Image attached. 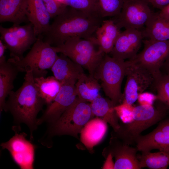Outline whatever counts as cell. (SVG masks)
<instances>
[{"instance_id":"cell-1","label":"cell","mask_w":169,"mask_h":169,"mask_svg":"<svg viewBox=\"0 0 169 169\" xmlns=\"http://www.w3.org/2000/svg\"><path fill=\"white\" fill-rule=\"evenodd\" d=\"M44 41L56 47L63 44L69 38L79 37L86 39L92 36L102 24L103 18L67 6L54 18Z\"/></svg>"},{"instance_id":"cell-2","label":"cell","mask_w":169,"mask_h":169,"mask_svg":"<svg viewBox=\"0 0 169 169\" xmlns=\"http://www.w3.org/2000/svg\"><path fill=\"white\" fill-rule=\"evenodd\" d=\"M24 79L22 86L9 93L4 111L11 114L16 123H23L28 126L31 139L38 126L37 115L45 104L37 92L32 71H27Z\"/></svg>"},{"instance_id":"cell-3","label":"cell","mask_w":169,"mask_h":169,"mask_svg":"<svg viewBox=\"0 0 169 169\" xmlns=\"http://www.w3.org/2000/svg\"><path fill=\"white\" fill-rule=\"evenodd\" d=\"M169 113V109L156 100V105H139L134 107L132 120L120 124L118 131H113L111 136L115 137L126 144H135L141 133L149 127L164 119Z\"/></svg>"},{"instance_id":"cell-4","label":"cell","mask_w":169,"mask_h":169,"mask_svg":"<svg viewBox=\"0 0 169 169\" xmlns=\"http://www.w3.org/2000/svg\"><path fill=\"white\" fill-rule=\"evenodd\" d=\"M93 117L90 104L77 96L59 119L49 125L47 138L66 135L78 139L84 125Z\"/></svg>"},{"instance_id":"cell-5","label":"cell","mask_w":169,"mask_h":169,"mask_svg":"<svg viewBox=\"0 0 169 169\" xmlns=\"http://www.w3.org/2000/svg\"><path fill=\"white\" fill-rule=\"evenodd\" d=\"M54 46L38 37L27 55L21 59L10 58L7 60L13 64L19 72L31 71L34 78L45 77L47 69H51L58 55Z\"/></svg>"},{"instance_id":"cell-6","label":"cell","mask_w":169,"mask_h":169,"mask_svg":"<svg viewBox=\"0 0 169 169\" xmlns=\"http://www.w3.org/2000/svg\"><path fill=\"white\" fill-rule=\"evenodd\" d=\"M127 61L118 59L105 54L96 68L94 77L101 82L105 95L115 106L121 100V83L125 75Z\"/></svg>"},{"instance_id":"cell-7","label":"cell","mask_w":169,"mask_h":169,"mask_svg":"<svg viewBox=\"0 0 169 169\" xmlns=\"http://www.w3.org/2000/svg\"><path fill=\"white\" fill-rule=\"evenodd\" d=\"M95 38L86 39L73 37L62 45L54 47L57 53H62L73 61L86 69L94 76L95 71L105 54L100 49L96 50Z\"/></svg>"},{"instance_id":"cell-8","label":"cell","mask_w":169,"mask_h":169,"mask_svg":"<svg viewBox=\"0 0 169 169\" xmlns=\"http://www.w3.org/2000/svg\"><path fill=\"white\" fill-rule=\"evenodd\" d=\"M0 39L9 51L10 58L15 60L23 57V53L36 41L33 25H13L9 28L0 26Z\"/></svg>"},{"instance_id":"cell-9","label":"cell","mask_w":169,"mask_h":169,"mask_svg":"<svg viewBox=\"0 0 169 169\" xmlns=\"http://www.w3.org/2000/svg\"><path fill=\"white\" fill-rule=\"evenodd\" d=\"M143 41V50L129 60L148 70L155 78L161 72V68L169 56V40L148 39Z\"/></svg>"},{"instance_id":"cell-10","label":"cell","mask_w":169,"mask_h":169,"mask_svg":"<svg viewBox=\"0 0 169 169\" xmlns=\"http://www.w3.org/2000/svg\"><path fill=\"white\" fill-rule=\"evenodd\" d=\"M127 62V79L123 101L132 105L140 94L153 84L154 78L152 74L143 67L129 60Z\"/></svg>"},{"instance_id":"cell-11","label":"cell","mask_w":169,"mask_h":169,"mask_svg":"<svg viewBox=\"0 0 169 169\" xmlns=\"http://www.w3.org/2000/svg\"><path fill=\"white\" fill-rule=\"evenodd\" d=\"M148 3L146 0H126L114 19L118 27L139 30L143 27L152 13Z\"/></svg>"},{"instance_id":"cell-12","label":"cell","mask_w":169,"mask_h":169,"mask_svg":"<svg viewBox=\"0 0 169 169\" xmlns=\"http://www.w3.org/2000/svg\"><path fill=\"white\" fill-rule=\"evenodd\" d=\"M27 134L16 131L7 141L1 144L3 149H7L16 164L21 169H33L36 146L27 139Z\"/></svg>"},{"instance_id":"cell-13","label":"cell","mask_w":169,"mask_h":169,"mask_svg":"<svg viewBox=\"0 0 169 169\" xmlns=\"http://www.w3.org/2000/svg\"><path fill=\"white\" fill-rule=\"evenodd\" d=\"M75 83H62L60 90L53 102L47 105L43 114L38 119L37 125L54 123L75 101L77 95Z\"/></svg>"},{"instance_id":"cell-14","label":"cell","mask_w":169,"mask_h":169,"mask_svg":"<svg viewBox=\"0 0 169 169\" xmlns=\"http://www.w3.org/2000/svg\"><path fill=\"white\" fill-rule=\"evenodd\" d=\"M144 38L139 29H127L120 33L110 52L111 56L119 59H133L137 54Z\"/></svg>"},{"instance_id":"cell-15","label":"cell","mask_w":169,"mask_h":169,"mask_svg":"<svg viewBox=\"0 0 169 169\" xmlns=\"http://www.w3.org/2000/svg\"><path fill=\"white\" fill-rule=\"evenodd\" d=\"M135 144L138 151L141 152L154 149L169 151V118L161 121L150 133L140 135L136 139Z\"/></svg>"},{"instance_id":"cell-16","label":"cell","mask_w":169,"mask_h":169,"mask_svg":"<svg viewBox=\"0 0 169 169\" xmlns=\"http://www.w3.org/2000/svg\"><path fill=\"white\" fill-rule=\"evenodd\" d=\"M110 140L108 152L115 158L114 169H141L136 155L138 151L136 147H131L112 136Z\"/></svg>"},{"instance_id":"cell-17","label":"cell","mask_w":169,"mask_h":169,"mask_svg":"<svg viewBox=\"0 0 169 169\" xmlns=\"http://www.w3.org/2000/svg\"><path fill=\"white\" fill-rule=\"evenodd\" d=\"M54 76L62 83H76L84 73L83 68L60 53L51 68Z\"/></svg>"},{"instance_id":"cell-18","label":"cell","mask_w":169,"mask_h":169,"mask_svg":"<svg viewBox=\"0 0 169 169\" xmlns=\"http://www.w3.org/2000/svg\"><path fill=\"white\" fill-rule=\"evenodd\" d=\"M27 17L37 37L46 33L50 27V15L42 0H26Z\"/></svg>"},{"instance_id":"cell-19","label":"cell","mask_w":169,"mask_h":169,"mask_svg":"<svg viewBox=\"0 0 169 169\" xmlns=\"http://www.w3.org/2000/svg\"><path fill=\"white\" fill-rule=\"evenodd\" d=\"M26 0H0V22L17 25L29 21Z\"/></svg>"},{"instance_id":"cell-20","label":"cell","mask_w":169,"mask_h":169,"mask_svg":"<svg viewBox=\"0 0 169 169\" xmlns=\"http://www.w3.org/2000/svg\"><path fill=\"white\" fill-rule=\"evenodd\" d=\"M107 130V123L97 117L90 120L84 125L80 133V140L90 152L103 140Z\"/></svg>"},{"instance_id":"cell-21","label":"cell","mask_w":169,"mask_h":169,"mask_svg":"<svg viewBox=\"0 0 169 169\" xmlns=\"http://www.w3.org/2000/svg\"><path fill=\"white\" fill-rule=\"evenodd\" d=\"M19 71L12 63L0 58V112L4 110L6 97L14 88V81Z\"/></svg>"},{"instance_id":"cell-22","label":"cell","mask_w":169,"mask_h":169,"mask_svg":"<svg viewBox=\"0 0 169 169\" xmlns=\"http://www.w3.org/2000/svg\"><path fill=\"white\" fill-rule=\"evenodd\" d=\"M120 32L114 19L104 20L95 32V42L99 49L105 54L110 53Z\"/></svg>"},{"instance_id":"cell-23","label":"cell","mask_w":169,"mask_h":169,"mask_svg":"<svg viewBox=\"0 0 169 169\" xmlns=\"http://www.w3.org/2000/svg\"><path fill=\"white\" fill-rule=\"evenodd\" d=\"M92 114L102 119L107 123L109 124L114 131L118 130L120 124L118 116L114 109L115 106L110 100H108L100 95L90 103Z\"/></svg>"},{"instance_id":"cell-24","label":"cell","mask_w":169,"mask_h":169,"mask_svg":"<svg viewBox=\"0 0 169 169\" xmlns=\"http://www.w3.org/2000/svg\"><path fill=\"white\" fill-rule=\"evenodd\" d=\"M142 31L144 37L152 40H169V19L161 16L159 12L152 13Z\"/></svg>"},{"instance_id":"cell-25","label":"cell","mask_w":169,"mask_h":169,"mask_svg":"<svg viewBox=\"0 0 169 169\" xmlns=\"http://www.w3.org/2000/svg\"><path fill=\"white\" fill-rule=\"evenodd\" d=\"M34 82L38 95L47 106L54 100L62 85L54 76L34 78Z\"/></svg>"},{"instance_id":"cell-26","label":"cell","mask_w":169,"mask_h":169,"mask_svg":"<svg viewBox=\"0 0 169 169\" xmlns=\"http://www.w3.org/2000/svg\"><path fill=\"white\" fill-rule=\"evenodd\" d=\"M75 85L77 96L90 103L100 95L101 87L94 76L84 73L77 80Z\"/></svg>"},{"instance_id":"cell-27","label":"cell","mask_w":169,"mask_h":169,"mask_svg":"<svg viewBox=\"0 0 169 169\" xmlns=\"http://www.w3.org/2000/svg\"><path fill=\"white\" fill-rule=\"evenodd\" d=\"M137 157L141 169L146 167L152 169H166L169 166V151L142 152V154Z\"/></svg>"},{"instance_id":"cell-28","label":"cell","mask_w":169,"mask_h":169,"mask_svg":"<svg viewBox=\"0 0 169 169\" xmlns=\"http://www.w3.org/2000/svg\"><path fill=\"white\" fill-rule=\"evenodd\" d=\"M126 0H96L97 12L102 18L117 16Z\"/></svg>"},{"instance_id":"cell-29","label":"cell","mask_w":169,"mask_h":169,"mask_svg":"<svg viewBox=\"0 0 169 169\" xmlns=\"http://www.w3.org/2000/svg\"><path fill=\"white\" fill-rule=\"evenodd\" d=\"M153 84L157 93V100L169 109V75L161 71L154 78Z\"/></svg>"},{"instance_id":"cell-30","label":"cell","mask_w":169,"mask_h":169,"mask_svg":"<svg viewBox=\"0 0 169 169\" xmlns=\"http://www.w3.org/2000/svg\"><path fill=\"white\" fill-rule=\"evenodd\" d=\"M64 2L66 5L75 9L99 15L97 10L96 0H65Z\"/></svg>"},{"instance_id":"cell-31","label":"cell","mask_w":169,"mask_h":169,"mask_svg":"<svg viewBox=\"0 0 169 169\" xmlns=\"http://www.w3.org/2000/svg\"><path fill=\"white\" fill-rule=\"evenodd\" d=\"M134 107L123 102L119 105L115 106L114 110L118 116L123 123L131 122L133 118V111Z\"/></svg>"},{"instance_id":"cell-32","label":"cell","mask_w":169,"mask_h":169,"mask_svg":"<svg viewBox=\"0 0 169 169\" xmlns=\"http://www.w3.org/2000/svg\"><path fill=\"white\" fill-rule=\"evenodd\" d=\"M49 13L51 18L61 13L67 6L57 0H42Z\"/></svg>"},{"instance_id":"cell-33","label":"cell","mask_w":169,"mask_h":169,"mask_svg":"<svg viewBox=\"0 0 169 169\" xmlns=\"http://www.w3.org/2000/svg\"><path fill=\"white\" fill-rule=\"evenodd\" d=\"M157 99L156 95L151 93L144 92L139 95L137 100L140 105H153Z\"/></svg>"},{"instance_id":"cell-34","label":"cell","mask_w":169,"mask_h":169,"mask_svg":"<svg viewBox=\"0 0 169 169\" xmlns=\"http://www.w3.org/2000/svg\"><path fill=\"white\" fill-rule=\"evenodd\" d=\"M154 7L161 10L169 4V0H146Z\"/></svg>"},{"instance_id":"cell-35","label":"cell","mask_w":169,"mask_h":169,"mask_svg":"<svg viewBox=\"0 0 169 169\" xmlns=\"http://www.w3.org/2000/svg\"><path fill=\"white\" fill-rule=\"evenodd\" d=\"M113 157L111 154L108 152L106 160L102 167L103 169H114V163L113 161Z\"/></svg>"},{"instance_id":"cell-36","label":"cell","mask_w":169,"mask_h":169,"mask_svg":"<svg viewBox=\"0 0 169 169\" xmlns=\"http://www.w3.org/2000/svg\"><path fill=\"white\" fill-rule=\"evenodd\" d=\"M159 13L161 16L169 19V4L161 10Z\"/></svg>"},{"instance_id":"cell-37","label":"cell","mask_w":169,"mask_h":169,"mask_svg":"<svg viewBox=\"0 0 169 169\" xmlns=\"http://www.w3.org/2000/svg\"><path fill=\"white\" fill-rule=\"evenodd\" d=\"M162 68L164 72H162L169 75V56L164 63L161 69Z\"/></svg>"},{"instance_id":"cell-38","label":"cell","mask_w":169,"mask_h":169,"mask_svg":"<svg viewBox=\"0 0 169 169\" xmlns=\"http://www.w3.org/2000/svg\"><path fill=\"white\" fill-rule=\"evenodd\" d=\"M6 49L7 48L6 45L2 40L0 39V58L4 56L5 51Z\"/></svg>"}]
</instances>
